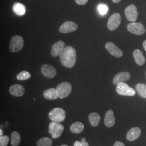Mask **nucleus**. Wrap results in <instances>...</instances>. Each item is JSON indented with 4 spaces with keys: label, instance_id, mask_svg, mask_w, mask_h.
<instances>
[{
    "label": "nucleus",
    "instance_id": "obj_1",
    "mask_svg": "<svg viewBox=\"0 0 146 146\" xmlns=\"http://www.w3.org/2000/svg\"><path fill=\"white\" fill-rule=\"evenodd\" d=\"M60 60L61 64L65 67L73 68L76 62V52L75 48L70 46L66 47L60 55Z\"/></svg>",
    "mask_w": 146,
    "mask_h": 146
},
{
    "label": "nucleus",
    "instance_id": "obj_2",
    "mask_svg": "<svg viewBox=\"0 0 146 146\" xmlns=\"http://www.w3.org/2000/svg\"><path fill=\"white\" fill-rule=\"evenodd\" d=\"M24 46V40L20 35H15L11 38L9 43V50L11 52H16L21 51Z\"/></svg>",
    "mask_w": 146,
    "mask_h": 146
},
{
    "label": "nucleus",
    "instance_id": "obj_3",
    "mask_svg": "<svg viewBox=\"0 0 146 146\" xmlns=\"http://www.w3.org/2000/svg\"><path fill=\"white\" fill-rule=\"evenodd\" d=\"M66 112L61 108H55L52 110L49 114V119L53 122H61L63 121L66 118Z\"/></svg>",
    "mask_w": 146,
    "mask_h": 146
},
{
    "label": "nucleus",
    "instance_id": "obj_4",
    "mask_svg": "<svg viewBox=\"0 0 146 146\" xmlns=\"http://www.w3.org/2000/svg\"><path fill=\"white\" fill-rule=\"evenodd\" d=\"M58 94L60 99H64L68 96L72 92V86L68 82H63L57 86Z\"/></svg>",
    "mask_w": 146,
    "mask_h": 146
},
{
    "label": "nucleus",
    "instance_id": "obj_5",
    "mask_svg": "<svg viewBox=\"0 0 146 146\" xmlns=\"http://www.w3.org/2000/svg\"><path fill=\"white\" fill-rule=\"evenodd\" d=\"M64 130V126L58 122H52L49 125V133L53 139H57L62 135Z\"/></svg>",
    "mask_w": 146,
    "mask_h": 146
},
{
    "label": "nucleus",
    "instance_id": "obj_6",
    "mask_svg": "<svg viewBox=\"0 0 146 146\" xmlns=\"http://www.w3.org/2000/svg\"><path fill=\"white\" fill-rule=\"evenodd\" d=\"M116 90L118 94L123 96H134L136 94L135 90L125 82L118 84L116 86Z\"/></svg>",
    "mask_w": 146,
    "mask_h": 146
},
{
    "label": "nucleus",
    "instance_id": "obj_7",
    "mask_svg": "<svg viewBox=\"0 0 146 146\" xmlns=\"http://www.w3.org/2000/svg\"><path fill=\"white\" fill-rule=\"evenodd\" d=\"M121 22V16L120 14L117 13H114L110 16L107 23V27L108 29L113 31L116 29L120 26Z\"/></svg>",
    "mask_w": 146,
    "mask_h": 146
},
{
    "label": "nucleus",
    "instance_id": "obj_8",
    "mask_svg": "<svg viewBox=\"0 0 146 146\" xmlns=\"http://www.w3.org/2000/svg\"><path fill=\"white\" fill-rule=\"evenodd\" d=\"M128 31L137 35H141L146 32V28L141 23L131 22L127 25Z\"/></svg>",
    "mask_w": 146,
    "mask_h": 146
},
{
    "label": "nucleus",
    "instance_id": "obj_9",
    "mask_svg": "<svg viewBox=\"0 0 146 146\" xmlns=\"http://www.w3.org/2000/svg\"><path fill=\"white\" fill-rule=\"evenodd\" d=\"M125 15L127 20L131 22H135L137 19V9L135 5H131L125 9Z\"/></svg>",
    "mask_w": 146,
    "mask_h": 146
},
{
    "label": "nucleus",
    "instance_id": "obj_10",
    "mask_svg": "<svg viewBox=\"0 0 146 146\" xmlns=\"http://www.w3.org/2000/svg\"><path fill=\"white\" fill-rule=\"evenodd\" d=\"M78 28V25L74 22L66 21L59 28V31L61 33H69L76 31Z\"/></svg>",
    "mask_w": 146,
    "mask_h": 146
},
{
    "label": "nucleus",
    "instance_id": "obj_11",
    "mask_svg": "<svg viewBox=\"0 0 146 146\" xmlns=\"http://www.w3.org/2000/svg\"><path fill=\"white\" fill-rule=\"evenodd\" d=\"M105 47L111 55L116 58H121L123 56V52L122 50L112 42H107L105 45Z\"/></svg>",
    "mask_w": 146,
    "mask_h": 146
},
{
    "label": "nucleus",
    "instance_id": "obj_12",
    "mask_svg": "<svg viewBox=\"0 0 146 146\" xmlns=\"http://www.w3.org/2000/svg\"><path fill=\"white\" fill-rule=\"evenodd\" d=\"M65 46V43L62 41H58L53 44L51 48L52 56L55 58L60 55L64 50L66 48Z\"/></svg>",
    "mask_w": 146,
    "mask_h": 146
},
{
    "label": "nucleus",
    "instance_id": "obj_13",
    "mask_svg": "<svg viewBox=\"0 0 146 146\" xmlns=\"http://www.w3.org/2000/svg\"><path fill=\"white\" fill-rule=\"evenodd\" d=\"M41 72L44 76L48 78H53L57 74L56 69L52 65L48 64H45L42 66Z\"/></svg>",
    "mask_w": 146,
    "mask_h": 146
},
{
    "label": "nucleus",
    "instance_id": "obj_14",
    "mask_svg": "<svg viewBox=\"0 0 146 146\" xmlns=\"http://www.w3.org/2000/svg\"><path fill=\"white\" fill-rule=\"evenodd\" d=\"M9 92L13 96L16 97H20L25 94V89L21 84H15L11 85L10 87Z\"/></svg>",
    "mask_w": 146,
    "mask_h": 146
},
{
    "label": "nucleus",
    "instance_id": "obj_15",
    "mask_svg": "<svg viewBox=\"0 0 146 146\" xmlns=\"http://www.w3.org/2000/svg\"><path fill=\"white\" fill-rule=\"evenodd\" d=\"M131 78V75L128 72H123L118 73L113 78V83L117 85L121 82H125L128 81Z\"/></svg>",
    "mask_w": 146,
    "mask_h": 146
},
{
    "label": "nucleus",
    "instance_id": "obj_16",
    "mask_svg": "<svg viewBox=\"0 0 146 146\" xmlns=\"http://www.w3.org/2000/svg\"><path fill=\"white\" fill-rule=\"evenodd\" d=\"M115 119L114 111L109 110L107 111L104 117V124L107 127H111L115 125Z\"/></svg>",
    "mask_w": 146,
    "mask_h": 146
},
{
    "label": "nucleus",
    "instance_id": "obj_17",
    "mask_svg": "<svg viewBox=\"0 0 146 146\" xmlns=\"http://www.w3.org/2000/svg\"><path fill=\"white\" fill-rule=\"evenodd\" d=\"M141 129L138 127H134L131 129L127 133V139L129 141H135L141 135Z\"/></svg>",
    "mask_w": 146,
    "mask_h": 146
},
{
    "label": "nucleus",
    "instance_id": "obj_18",
    "mask_svg": "<svg viewBox=\"0 0 146 146\" xmlns=\"http://www.w3.org/2000/svg\"><path fill=\"white\" fill-rule=\"evenodd\" d=\"M43 94L44 97L47 99L56 100L59 98L57 89L54 88L48 89L44 90Z\"/></svg>",
    "mask_w": 146,
    "mask_h": 146
},
{
    "label": "nucleus",
    "instance_id": "obj_19",
    "mask_svg": "<svg viewBox=\"0 0 146 146\" xmlns=\"http://www.w3.org/2000/svg\"><path fill=\"white\" fill-rule=\"evenodd\" d=\"M133 56L136 64L139 66H142L146 62V58L140 49H135L133 52Z\"/></svg>",
    "mask_w": 146,
    "mask_h": 146
},
{
    "label": "nucleus",
    "instance_id": "obj_20",
    "mask_svg": "<svg viewBox=\"0 0 146 146\" xmlns=\"http://www.w3.org/2000/svg\"><path fill=\"white\" fill-rule=\"evenodd\" d=\"M84 129V125L81 122H76L72 125L70 128V131L75 134H79Z\"/></svg>",
    "mask_w": 146,
    "mask_h": 146
},
{
    "label": "nucleus",
    "instance_id": "obj_21",
    "mask_svg": "<svg viewBox=\"0 0 146 146\" xmlns=\"http://www.w3.org/2000/svg\"><path fill=\"white\" fill-rule=\"evenodd\" d=\"M100 115L97 113H92L89 115V120L90 125L93 127L99 125L100 121Z\"/></svg>",
    "mask_w": 146,
    "mask_h": 146
},
{
    "label": "nucleus",
    "instance_id": "obj_22",
    "mask_svg": "<svg viewBox=\"0 0 146 146\" xmlns=\"http://www.w3.org/2000/svg\"><path fill=\"white\" fill-rule=\"evenodd\" d=\"M13 11L17 15H23L26 13V7L22 3H16L13 5Z\"/></svg>",
    "mask_w": 146,
    "mask_h": 146
},
{
    "label": "nucleus",
    "instance_id": "obj_23",
    "mask_svg": "<svg viewBox=\"0 0 146 146\" xmlns=\"http://www.w3.org/2000/svg\"><path fill=\"white\" fill-rule=\"evenodd\" d=\"M21 142V135L17 131H13L11 134V145L13 146H17Z\"/></svg>",
    "mask_w": 146,
    "mask_h": 146
},
{
    "label": "nucleus",
    "instance_id": "obj_24",
    "mask_svg": "<svg viewBox=\"0 0 146 146\" xmlns=\"http://www.w3.org/2000/svg\"><path fill=\"white\" fill-rule=\"evenodd\" d=\"M136 90L137 93L143 98H146V85L143 84H138L136 85Z\"/></svg>",
    "mask_w": 146,
    "mask_h": 146
},
{
    "label": "nucleus",
    "instance_id": "obj_25",
    "mask_svg": "<svg viewBox=\"0 0 146 146\" xmlns=\"http://www.w3.org/2000/svg\"><path fill=\"white\" fill-rule=\"evenodd\" d=\"M52 141L49 137H44L37 142V146H52Z\"/></svg>",
    "mask_w": 146,
    "mask_h": 146
},
{
    "label": "nucleus",
    "instance_id": "obj_26",
    "mask_svg": "<svg viewBox=\"0 0 146 146\" xmlns=\"http://www.w3.org/2000/svg\"><path fill=\"white\" fill-rule=\"evenodd\" d=\"M31 78V74L28 72L23 70L19 73L16 76V79L19 81H24L28 80Z\"/></svg>",
    "mask_w": 146,
    "mask_h": 146
},
{
    "label": "nucleus",
    "instance_id": "obj_27",
    "mask_svg": "<svg viewBox=\"0 0 146 146\" xmlns=\"http://www.w3.org/2000/svg\"><path fill=\"white\" fill-rule=\"evenodd\" d=\"M9 137L8 136H1L0 137V146H7Z\"/></svg>",
    "mask_w": 146,
    "mask_h": 146
},
{
    "label": "nucleus",
    "instance_id": "obj_28",
    "mask_svg": "<svg viewBox=\"0 0 146 146\" xmlns=\"http://www.w3.org/2000/svg\"><path fill=\"white\" fill-rule=\"evenodd\" d=\"M98 10L101 15H104L107 13L108 8L104 5H100L98 6Z\"/></svg>",
    "mask_w": 146,
    "mask_h": 146
},
{
    "label": "nucleus",
    "instance_id": "obj_29",
    "mask_svg": "<svg viewBox=\"0 0 146 146\" xmlns=\"http://www.w3.org/2000/svg\"><path fill=\"white\" fill-rule=\"evenodd\" d=\"M74 146H89V144L86 141H81V142H79L76 141L75 142Z\"/></svg>",
    "mask_w": 146,
    "mask_h": 146
},
{
    "label": "nucleus",
    "instance_id": "obj_30",
    "mask_svg": "<svg viewBox=\"0 0 146 146\" xmlns=\"http://www.w3.org/2000/svg\"><path fill=\"white\" fill-rule=\"evenodd\" d=\"M76 3L79 5H85L87 3L88 0H75Z\"/></svg>",
    "mask_w": 146,
    "mask_h": 146
},
{
    "label": "nucleus",
    "instance_id": "obj_31",
    "mask_svg": "<svg viewBox=\"0 0 146 146\" xmlns=\"http://www.w3.org/2000/svg\"><path fill=\"white\" fill-rule=\"evenodd\" d=\"M114 146H125V145L121 141H116Z\"/></svg>",
    "mask_w": 146,
    "mask_h": 146
},
{
    "label": "nucleus",
    "instance_id": "obj_32",
    "mask_svg": "<svg viewBox=\"0 0 146 146\" xmlns=\"http://www.w3.org/2000/svg\"><path fill=\"white\" fill-rule=\"evenodd\" d=\"M143 47L144 48V49L145 50V51L146 52V40L143 42Z\"/></svg>",
    "mask_w": 146,
    "mask_h": 146
},
{
    "label": "nucleus",
    "instance_id": "obj_33",
    "mask_svg": "<svg viewBox=\"0 0 146 146\" xmlns=\"http://www.w3.org/2000/svg\"><path fill=\"white\" fill-rule=\"evenodd\" d=\"M121 1V0H112V1H113V2L115 3H119Z\"/></svg>",
    "mask_w": 146,
    "mask_h": 146
},
{
    "label": "nucleus",
    "instance_id": "obj_34",
    "mask_svg": "<svg viewBox=\"0 0 146 146\" xmlns=\"http://www.w3.org/2000/svg\"><path fill=\"white\" fill-rule=\"evenodd\" d=\"M81 141H86V139L84 137H83L81 139Z\"/></svg>",
    "mask_w": 146,
    "mask_h": 146
},
{
    "label": "nucleus",
    "instance_id": "obj_35",
    "mask_svg": "<svg viewBox=\"0 0 146 146\" xmlns=\"http://www.w3.org/2000/svg\"><path fill=\"white\" fill-rule=\"evenodd\" d=\"M0 132H1V133H0V135L2 136V134H3V131H2L1 129L0 130Z\"/></svg>",
    "mask_w": 146,
    "mask_h": 146
},
{
    "label": "nucleus",
    "instance_id": "obj_36",
    "mask_svg": "<svg viewBox=\"0 0 146 146\" xmlns=\"http://www.w3.org/2000/svg\"><path fill=\"white\" fill-rule=\"evenodd\" d=\"M61 146H68L67 145H61Z\"/></svg>",
    "mask_w": 146,
    "mask_h": 146
}]
</instances>
